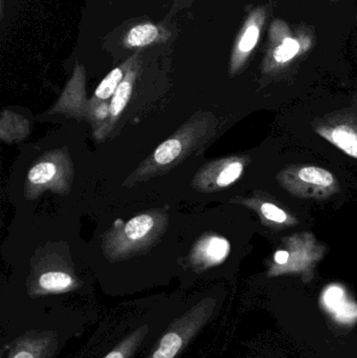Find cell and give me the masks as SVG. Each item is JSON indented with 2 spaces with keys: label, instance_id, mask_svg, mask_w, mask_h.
I'll return each instance as SVG.
<instances>
[{
  "label": "cell",
  "instance_id": "obj_15",
  "mask_svg": "<svg viewBox=\"0 0 357 358\" xmlns=\"http://www.w3.org/2000/svg\"><path fill=\"white\" fill-rule=\"evenodd\" d=\"M298 176L303 182L320 187L335 185V178L330 172L319 167H305L300 169Z\"/></svg>",
  "mask_w": 357,
  "mask_h": 358
},
{
  "label": "cell",
  "instance_id": "obj_12",
  "mask_svg": "<svg viewBox=\"0 0 357 358\" xmlns=\"http://www.w3.org/2000/svg\"><path fill=\"white\" fill-rule=\"evenodd\" d=\"M149 334V326L144 325L134 330L117 345L104 358H131Z\"/></svg>",
  "mask_w": 357,
  "mask_h": 358
},
{
  "label": "cell",
  "instance_id": "obj_9",
  "mask_svg": "<svg viewBox=\"0 0 357 358\" xmlns=\"http://www.w3.org/2000/svg\"><path fill=\"white\" fill-rule=\"evenodd\" d=\"M138 61L130 67L129 71L126 73L123 81L119 84V87L115 90V94L111 99L110 106V122L113 123L115 120L119 119L121 113H123L125 107L129 102L130 96H131L132 90H133V84L136 82V75H138Z\"/></svg>",
  "mask_w": 357,
  "mask_h": 358
},
{
  "label": "cell",
  "instance_id": "obj_11",
  "mask_svg": "<svg viewBox=\"0 0 357 358\" xmlns=\"http://www.w3.org/2000/svg\"><path fill=\"white\" fill-rule=\"evenodd\" d=\"M319 132L346 155L357 159V134L352 128L340 126L331 130L323 129Z\"/></svg>",
  "mask_w": 357,
  "mask_h": 358
},
{
  "label": "cell",
  "instance_id": "obj_19",
  "mask_svg": "<svg viewBox=\"0 0 357 358\" xmlns=\"http://www.w3.org/2000/svg\"><path fill=\"white\" fill-rule=\"evenodd\" d=\"M289 261V252L286 250H279L275 254V262L279 266H285Z\"/></svg>",
  "mask_w": 357,
  "mask_h": 358
},
{
  "label": "cell",
  "instance_id": "obj_8",
  "mask_svg": "<svg viewBox=\"0 0 357 358\" xmlns=\"http://www.w3.org/2000/svg\"><path fill=\"white\" fill-rule=\"evenodd\" d=\"M230 243L221 237H211L205 240L195 252V259L203 266L219 264L228 257Z\"/></svg>",
  "mask_w": 357,
  "mask_h": 358
},
{
  "label": "cell",
  "instance_id": "obj_10",
  "mask_svg": "<svg viewBox=\"0 0 357 358\" xmlns=\"http://www.w3.org/2000/svg\"><path fill=\"white\" fill-rule=\"evenodd\" d=\"M136 61H138V55H134L131 58L128 59L126 62H124L123 64L112 69V71L103 79V81L99 84L96 92H94V101H105L111 98V96L115 94V90L119 87L121 82L123 81L130 67H131Z\"/></svg>",
  "mask_w": 357,
  "mask_h": 358
},
{
  "label": "cell",
  "instance_id": "obj_2",
  "mask_svg": "<svg viewBox=\"0 0 357 358\" xmlns=\"http://www.w3.org/2000/svg\"><path fill=\"white\" fill-rule=\"evenodd\" d=\"M58 345L56 332L31 330L6 344L1 358H52Z\"/></svg>",
  "mask_w": 357,
  "mask_h": 358
},
{
  "label": "cell",
  "instance_id": "obj_17",
  "mask_svg": "<svg viewBox=\"0 0 357 358\" xmlns=\"http://www.w3.org/2000/svg\"><path fill=\"white\" fill-rule=\"evenodd\" d=\"M243 172V165L239 162H234V163L228 164L226 167L224 168L219 176L216 179L218 187H228L232 185L233 182L240 178Z\"/></svg>",
  "mask_w": 357,
  "mask_h": 358
},
{
  "label": "cell",
  "instance_id": "obj_3",
  "mask_svg": "<svg viewBox=\"0 0 357 358\" xmlns=\"http://www.w3.org/2000/svg\"><path fill=\"white\" fill-rule=\"evenodd\" d=\"M265 10L263 8H255L249 14V18L245 21L235 42L233 50L232 59H231V69L232 73L238 71L257 45L260 33L265 21Z\"/></svg>",
  "mask_w": 357,
  "mask_h": 358
},
{
  "label": "cell",
  "instance_id": "obj_18",
  "mask_svg": "<svg viewBox=\"0 0 357 358\" xmlns=\"http://www.w3.org/2000/svg\"><path fill=\"white\" fill-rule=\"evenodd\" d=\"M261 212L268 220L272 221V222L284 223L289 219L286 213L282 208H278L276 204L270 203V202L262 204Z\"/></svg>",
  "mask_w": 357,
  "mask_h": 358
},
{
  "label": "cell",
  "instance_id": "obj_4",
  "mask_svg": "<svg viewBox=\"0 0 357 358\" xmlns=\"http://www.w3.org/2000/svg\"><path fill=\"white\" fill-rule=\"evenodd\" d=\"M80 284L71 273L66 271H46L31 280L29 284V294L31 298L48 294H65L77 289Z\"/></svg>",
  "mask_w": 357,
  "mask_h": 358
},
{
  "label": "cell",
  "instance_id": "obj_6",
  "mask_svg": "<svg viewBox=\"0 0 357 358\" xmlns=\"http://www.w3.org/2000/svg\"><path fill=\"white\" fill-rule=\"evenodd\" d=\"M171 33L166 27L154 23H138L130 27L123 37V44L127 48H140L153 44L163 43L169 40Z\"/></svg>",
  "mask_w": 357,
  "mask_h": 358
},
{
  "label": "cell",
  "instance_id": "obj_16",
  "mask_svg": "<svg viewBox=\"0 0 357 358\" xmlns=\"http://www.w3.org/2000/svg\"><path fill=\"white\" fill-rule=\"evenodd\" d=\"M299 50L300 43L297 40L291 37H283L282 43L279 44L272 52V58L275 62L283 64L291 61Z\"/></svg>",
  "mask_w": 357,
  "mask_h": 358
},
{
  "label": "cell",
  "instance_id": "obj_7",
  "mask_svg": "<svg viewBox=\"0 0 357 358\" xmlns=\"http://www.w3.org/2000/svg\"><path fill=\"white\" fill-rule=\"evenodd\" d=\"M156 227V220L150 214H143L128 221L117 238V245L125 250L149 239Z\"/></svg>",
  "mask_w": 357,
  "mask_h": 358
},
{
  "label": "cell",
  "instance_id": "obj_1",
  "mask_svg": "<svg viewBox=\"0 0 357 358\" xmlns=\"http://www.w3.org/2000/svg\"><path fill=\"white\" fill-rule=\"evenodd\" d=\"M216 301L205 299L176 317L147 358H177L211 321Z\"/></svg>",
  "mask_w": 357,
  "mask_h": 358
},
{
  "label": "cell",
  "instance_id": "obj_13",
  "mask_svg": "<svg viewBox=\"0 0 357 358\" xmlns=\"http://www.w3.org/2000/svg\"><path fill=\"white\" fill-rule=\"evenodd\" d=\"M184 151V145L178 138L166 141L157 147L154 152V161L157 165L165 166L173 163Z\"/></svg>",
  "mask_w": 357,
  "mask_h": 358
},
{
  "label": "cell",
  "instance_id": "obj_5",
  "mask_svg": "<svg viewBox=\"0 0 357 358\" xmlns=\"http://www.w3.org/2000/svg\"><path fill=\"white\" fill-rule=\"evenodd\" d=\"M325 310L337 323L354 325L357 322V303L347 296L341 286H329L322 296Z\"/></svg>",
  "mask_w": 357,
  "mask_h": 358
},
{
  "label": "cell",
  "instance_id": "obj_14",
  "mask_svg": "<svg viewBox=\"0 0 357 358\" xmlns=\"http://www.w3.org/2000/svg\"><path fill=\"white\" fill-rule=\"evenodd\" d=\"M59 171L58 166L52 162H42L31 168L27 179L31 185H45L54 180Z\"/></svg>",
  "mask_w": 357,
  "mask_h": 358
}]
</instances>
